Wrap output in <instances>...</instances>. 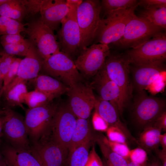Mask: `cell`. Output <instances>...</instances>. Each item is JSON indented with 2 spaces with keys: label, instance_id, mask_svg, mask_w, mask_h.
<instances>
[{
  "label": "cell",
  "instance_id": "cell-54",
  "mask_svg": "<svg viewBox=\"0 0 166 166\" xmlns=\"http://www.w3.org/2000/svg\"><path fill=\"white\" fill-rule=\"evenodd\" d=\"M103 166H109L105 160H104L103 161Z\"/></svg>",
  "mask_w": 166,
  "mask_h": 166
},
{
  "label": "cell",
  "instance_id": "cell-6",
  "mask_svg": "<svg viewBox=\"0 0 166 166\" xmlns=\"http://www.w3.org/2000/svg\"><path fill=\"white\" fill-rule=\"evenodd\" d=\"M134 13L127 23L123 36L115 45L123 48H137L163 29Z\"/></svg>",
  "mask_w": 166,
  "mask_h": 166
},
{
  "label": "cell",
  "instance_id": "cell-46",
  "mask_svg": "<svg viewBox=\"0 0 166 166\" xmlns=\"http://www.w3.org/2000/svg\"><path fill=\"white\" fill-rule=\"evenodd\" d=\"M160 144L162 147V149L166 150V133L160 134L159 137Z\"/></svg>",
  "mask_w": 166,
  "mask_h": 166
},
{
  "label": "cell",
  "instance_id": "cell-53",
  "mask_svg": "<svg viewBox=\"0 0 166 166\" xmlns=\"http://www.w3.org/2000/svg\"><path fill=\"white\" fill-rule=\"evenodd\" d=\"M9 0H0V6L7 2Z\"/></svg>",
  "mask_w": 166,
  "mask_h": 166
},
{
  "label": "cell",
  "instance_id": "cell-18",
  "mask_svg": "<svg viewBox=\"0 0 166 166\" xmlns=\"http://www.w3.org/2000/svg\"><path fill=\"white\" fill-rule=\"evenodd\" d=\"M95 75L93 85H91L96 89L100 97L109 102L120 115L121 92L119 87L109 77L104 65Z\"/></svg>",
  "mask_w": 166,
  "mask_h": 166
},
{
  "label": "cell",
  "instance_id": "cell-1",
  "mask_svg": "<svg viewBox=\"0 0 166 166\" xmlns=\"http://www.w3.org/2000/svg\"><path fill=\"white\" fill-rule=\"evenodd\" d=\"M29 152L41 166H64L68 151L55 139L51 128L36 142L31 144Z\"/></svg>",
  "mask_w": 166,
  "mask_h": 166
},
{
  "label": "cell",
  "instance_id": "cell-16",
  "mask_svg": "<svg viewBox=\"0 0 166 166\" xmlns=\"http://www.w3.org/2000/svg\"><path fill=\"white\" fill-rule=\"evenodd\" d=\"M25 57L22 59L17 76L5 89L3 93L22 82L34 79L41 71L44 59L32 43Z\"/></svg>",
  "mask_w": 166,
  "mask_h": 166
},
{
  "label": "cell",
  "instance_id": "cell-19",
  "mask_svg": "<svg viewBox=\"0 0 166 166\" xmlns=\"http://www.w3.org/2000/svg\"><path fill=\"white\" fill-rule=\"evenodd\" d=\"M94 108L95 110L108 124L109 126L119 128L124 132L128 139L136 142V139L132 135L127 126L121 121L117 111L109 102L103 100L100 97H96Z\"/></svg>",
  "mask_w": 166,
  "mask_h": 166
},
{
  "label": "cell",
  "instance_id": "cell-20",
  "mask_svg": "<svg viewBox=\"0 0 166 166\" xmlns=\"http://www.w3.org/2000/svg\"><path fill=\"white\" fill-rule=\"evenodd\" d=\"M166 71L163 63L144 64L135 67L133 71L134 84L138 91L145 89L158 75Z\"/></svg>",
  "mask_w": 166,
  "mask_h": 166
},
{
  "label": "cell",
  "instance_id": "cell-30",
  "mask_svg": "<svg viewBox=\"0 0 166 166\" xmlns=\"http://www.w3.org/2000/svg\"><path fill=\"white\" fill-rule=\"evenodd\" d=\"M27 23L21 22L4 16H0V36L19 34L24 32Z\"/></svg>",
  "mask_w": 166,
  "mask_h": 166
},
{
  "label": "cell",
  "instance_id": "cell-9",
  "mask_svg": "<svg viewBox=\"0 0 166 166\" xmlns=\"http://www.w3.org/2000/svg\"><path fill=\"white\" fill-rule=\"evenodd\" d=\"M58 105L51 101L26 110L24 121L31 144L38 141L50 128Z\"/></svg>",
  "mask_w": 166,
  "mask_h": 166
},
{
  "label": "cell",
  "instance_id": "cell-55",
  "mask_svg": "<svg viewBox=\"0 0 166 166\" xmlns=\"http://www.w3.org/2000/svg\"><path fill=\"white\" fill-rule=\"evenodd\" d=\"M1 140H0V149H1ZM0 159H1V158H0Z\"/></svg>",
  "mask_w": 166,
  "mask_h": 166
},
{
  "label": "cell",
  "instance_id": "cell-31",
  "mask_svg": "<svg viewBox=\"0 0 166 166\" xmlns=\"http://www.w3.org/2000/svg\"><path fill=\"white\" fill-rule=\"evenodd\" d=\"M101 3L104 16L114 11L138 6V1L136 0H102Z\"/></svg>",
  "mask_w": 166,
  "mask_h": 166
},
{
  "label": "cell",
  "instance_id": "cell-49",
  "mask_svg": "<svg viewBox=\"0 0 166 166\" xmlns=\"http://www.w3.org/2000/svg\"><path fill=\"white\" fill-rule=\"evenodd\" d=\"M3 85V81L1 77V73L0 72V109L1 106V97L2 95V90Z\"/></svg>",
  "mask_w": 166,
  "mask_h": 166
},
{
  "label": "cell",
  "instance_id": "cell-2",
  "mask_svg": "<svg viewBox=\"0 0 166 166\" xmlns=\"http://www.w3.org/2000/svg\"><path fill=\"white\" fill-rule=\"evenodd\" d=\"M137 6L113 11L101 19L94 41L109 45L119 40Z\"/></svg>",
  "mask_w": 166,
  "mask_h": 166
},
{
  "label": "cell",
  "instance_id": "cell-10",
  "mask_svg": "<svg viewBox=\"0 0 166 166\" xmlns=\"http://www.w3.org/2000/svg\"><path fill=\"white\" fill-rule=\"evenodd\" d=\"M165 102L159 98L148 96L144 90L139 91L132 109L135 123L143 129L153 123L165 111Z\"/></svg>",
  "mask_w": 166,
  "mask_h": 166
},
{
  "label": "cell",
  "instance_id": "cell-24",
  "mask_svg": "<svg viewBox=\"0 0 166 166\" xmlns=\"http://www.w3.org/2000/svg\"><path fill=\"white\" fill-rule=\"evenodd\" d=\"M143 130L136 140V143L147 152L155 151L158 149L160 144L159 137L162 129L152 123Z\"/></svg>",
  "mask_w": 166,
  "mask_h": 166
},
{
  "label": "cell",
  "instance_id": "cell-12",
  "mask_svg": "<svg viewBox=\"0 0 166 166\" xmlns=\"http://www.w3.org/2000/svg\"><path fill=\"white\" fill-rule=\"evenodd\" d=\"M6 120L3 136L8 144L20 150L29 151L31 143L24 121V118L11 108L5 107Z\"/></svg>",
  "mask_w": 166,
  "mask_h": 166
},
{
  "label": "cell",
  "instance_id": "cell-22",
  "mask_svg": "<svg viewBox=\"0 0 166 166\" xmlns=\"http://www.w3.org/2000/svg\"><path fill=\"white\" fill-rule=\"evenodd\" d=\"M34 79L35 90L46 94L53 100L66 92L68 88L59 80L45 74L38 75Z\"/></svg>",
  "mask_w": 166,
  "mask_h": 166
},
{
  "label": "cell",
  "instance_id": "cell-28",
  "mask_svg": "<svg viewBox=\"0 0 166 166\" xmlns=\"http://www.w3.org/2000/svg\"><path fill=\"white\" fill-rule=\"evenodd\" d=\"M95 142L94 138L86 141L68 153V166H85L88 159L89 149Z\"/></svg>",
  "mask_w": 166,
  "mask_h": 166
},
{
  "label": "cell",
  "instance_id": "cell-36",
  "mask_svg": "<svg viewBox=\"0 0 166 166\" xmlns=\"http://www.w3.org/2000/svg\"><path fill=\"white\" fill-rule=\"evenodd\" d=\"M21 60L22 59L20 58H16L11 65L8 72L5 76L3 80L2 94L6 88L17 76Z\"/></svg>",
  "mask_w": 166,
  "mask_h": 166
},
{
  "label": "cell",
  "instance_id": "cell-15",
  "mask_svg": "<svg viewBox=\"0 0 166 166\" xmlns=\"http://www.w3.org/2000/svg\"><path fill=\"white\" fill-rule=\"evenodd\" d=\"M77 118L69 105L62 104L58 105L53 119L52 133L57 140L68 151Z\"/></svg>",
  "mask_w": 166,
  "mask_h": 166
},
{
  "label": "cell",
  "instance_id": "cell-4",
  "mask_svg": "<svg viewBox=\"0 0 166 166\" xmlns=\"http://www.w3.org/2000/svg\"><path fill=\"white\" fill-rule=\"evenodd\" d=\"M24 32L44 60L60 51L59 44L53 31L46 25L41 17H32L27 23Z\"/></svg>",
  "mask_w": 166,
  "mask_h": 166
},
{
  "label": "cell",
  "instance_id": "cell-45",
  "mask_svg": "<svg viewBox=\"0 0 166 166\" xmlns=\"http://www.w3.org/2000/svg\"><path fill=\"white\" fill-rule=\"evenodd\" d=\"M155 151L161 162L162 166H166V150L158 148Z\"/></svg>",
  "mask_w": 166,
  "mask_h": 166
},
{
  "label": "cell",
  "instance_id": "cell-11",
  "mask_svg": "<svg viewBox=\"0 0 166 166\" xmlns=\"http://www.w3.org/2000/svg\"><path fill=\"white\" fill-rule=\"evenodd\" d=\"M67 4L69 11L61 23V26L58 35L61 51L72 57L80 50L81 35L77 19V10L79 6Z\"/></svg>",
  "mask_w": 166,
  "mask_h": 166
},
{
  "label": "cell",
  "instance_id": "cell-5",
  "mask_svg": "<svg viewBox=\"0 0 166 166\" xmlns=\"http://www.w3.org/2000/svg\"><path fill=\"white\" fill-rule=\"evenodd\" d=\"M130 63L126 55H110L106 58L104 67L110 78L119 87L121 92L120 115L132 93V86L129 78Z\"/></svg>",
  "mask_w": 166,
  "mask_h": 166
},
{
  "label": "cell",
  "instance_id": "cell-48",
  "mask_svg": "<svg viewBox=\"0 0 166 166\" xmlns=\"http://www.w3.org/2000/svg\"><path fill=\"white\" fill-rule=\"evenodd\" d=\"M147 166H162V165L158 158H154L151 161L148 163Z\"/></svg>",
  "mask_w": 166,
  "mask_h": 166
},
{
  "label": "cell",
  "instance_id": "cell-8",
  "mask_svg": "<svg viewBox=\"0 0 166 166\" xmlns=\"http://www.w3.org/2000/svg\"><path fill=\"white\" fill-rule=\"evenodd\" d=\"M135 66L161 63L166 58V34L162 32L144 43L128 51L126 55Z\"/></svg>",
  "mask_w": 166,
  "mask_h": 166
},
{
  "label": "cell",
  "instance_id": "cell-41",
  "mask_svg": "<svg viewBox=\"0 0 166 166\" xmlns=\"http://www.w3.org/2000/svg\"><path fill=\"white\" fill-rule=\"evenodd\" d=\"M92 121L93 127L96 130L105 132L109 127L108 124L96 110L93 116Z\"/></svg>",
  "mask_w": 166,
  "mask_h": 166
},
{
  "label": "cell",
  "instance_id": "cell-43",
  "mask_svg": "<svg viewBox=\"0 0 166 166\" xmlns=\"http://www.w3.org/2000/svg\"><path fill=\"white\" fill-rule=\"evenodd\" d=\"M138 6L144 9L148 7L166 5V0H141L138 2Z\"/></svg>",
  "mask_w": 166,
  "mask_h": 166
},
{
  "label": "cell",
  "instance_id": "cell-14",
  "mask_svg": "<svg viewBox=\"0 0 166 166\" xmlns=\"http://www.w3.org/2000/svg\"><path fill=\"white\" fill-rule=\"evenodd\" d=\"M110 54L108 45L94 43L82 49L74 61L78 70L86 76H92L101 69Z\"/></svg>",
  "mask_w": 166,
  "mask_h": 166
},
{
  "label": "cell",
  "instance_id": "cell-40",
  "mask_svg": "<svg viewBox=\"0 0 166 166\" xmlns=\"http://www.w3.org/2000/svg\"><path fill=\"white\" fill-rule=\"evenodd\" d=\"M19 34H10L3 35L0 37V42L11 44H19L24 43L28 41Z\"/></svg>",
  "mask_w": 166,
  "mask_h": 166
},
{
  "label": "cell",
  "instance_id": "cell-7",
  "mask_svg": "<svg viewBox=\"0 0 166 166\" xmlns=\"http://www.w3.org/2000/svg\"><path fill=\"white\" fill-rule=\"evenodd\" d=\"M41 71L60 80L68 87L81 82L82 79L72 57L61 51L44 60Z\"/></svg>",
  "mask_w": 166,
  "mask_h": 166
},
{
  "label": "cell",
  "instance_id": "cell-34",
  "mask_svg": "<svg viewBox=\"0 0 166 166\" xmlns=\"http://www.w3.org/2000/svg\"><path fill=\"white\" fill-rule=\"evenodd\" d=\"M166 85V71L157 75L145 89L152 94H156L164 90Z\"/></svg>",
  "mask_w": 166,
  "mask_h": 166
},
{
  "label": "cell",
  "instance_id": "cell-29",
  "mask_svg": "<svg viewBox=\"0 0 166 166\" xmlns=\"http://www.w3.org/2000/svg\"><path fill=\"white\" fill-rule=\"evenodd\" d=\"M139 17L163 29L166 28V5L144 9Z\"/></svg>",
  "mask_w": 166,
  "mask_h": 166
},
{
  "label": "cell",
  "instance_id": "cell-27",
  "mask_svg": "<svg viewBox=\"0 0 166 166\" xmlns=\"http://www.w3.org/2000/svg\"><path fill=\"white\" fill-rule=\"evenodd\" d=\"M27 92L25 82H23L3 93L2 95L4 96L5 107L12 109L19 106L24 109L22 104L24 103L25 96Z\"/></svg>",
  "mask_w": 166,
  "mask_h": 166
},
{
  "label": "cell",
  "instance_id": "cell-17",
  "mask_svg": "<svg viewBox=\"0 0 166 166\" xmlns=\"http://www.w3.org/2000/svg\"><path fill=\"white\" fill-rule=\"evenodd\" d=\"M69 10L66 0H40L39 12L44 23L56 30Z\"/></svg>",
  "mask_w": 166,
  "mask_h": 166
},
{
  "label": "cell",
  "instance_id": "cell-35",
  "mask_svg": "<svg viewBox=\"0 0 166 166\" xmlns=\"http://www.w3.org/2000/svg\"><path fill=\"white\" fill-rule=\"evenodd\" d=\"M106 132L107 138L109 140L127 145L128 139L124 132L119 128L110 126Z\"/></svg>",
  "mask_w": 166,
  "mask_h": 166
},
{
  "label": "cell",
  "instance_id": "cell-3",
  "mask_svg": "<svg viewBox=\"0 0 166 166\" xmlns=\"http://www.w3.org/2000/svg\"><path fill=\"white\" fill-rule=\"evenodd\" d=\"M101 2L97 0H83L77 10V19L81 41L80 51L88 47L94 40L101 19Z\"/></svg>",
  "mask_w": 166,
  "mask_h": 166
},
{
  "label": "cell",
  "instance_id": "cell-32",
  "mask_svg": "<svg viewBox=\"0 0 166 166\" xmlns=\"http://www.w3.org/2000/svg\"><path fill=\"white\" fill-rule=\"evenodd\" d=\"M53 100L46 94L35 90L26 94L24 103L28 106V108H32L45 105Z\"/></svg>",
  "mask_w": 166,
  "mask_h": 166
},
{
  "label": "cell",
  "instance_id": "cell-44",
  "mask_svg": "<svg viewBox=\"0 0 166 166\" xmlns=\"http://www.w3.org/2000/svg\"><path fill=\"white\" fill-rule=\"evenodd\" d=\"M156 126L161 128L164 131H166V112L164 111L153 123Z\"/></svg>",
  "mask_w": 166,
  "mask_h": 166
},
{
  "label": "cell",
  "instance_id": "cell-39",
  "mask_svg": "<svg viewBox=\"0 0 166 166\" xmlns=\"http://www.w3.org/2000/svg\"><path fill=\"white\" fill-rule=\"evenodd\" d=\"M106 141L110 148L114 152L125 159L129 158L130 150L128 145L112 141L107 138Z\"/></svg>",
  "mask_w": 166,
  "mask_h": 166
},
{
  "label": "cell",
  "instance_id": "cell-47",
  "mask_svg": "<svg viewBox=\"0 0 166 166\" xmlns=\"http://www.w3.org/2000/svg\"><path fill=\"white\" fill-rule=\"evenodd\" d=\"M6 120L5 115L0 117V140L3 136V128Z\"/></svg>",
  "mask_w": 166,
  "mask_h": 166
},
{
  "label": "cell",
  "instance_id": "cell-38",
  "mask_svg": "<svg viewBox=\"0 0 166 166\" xmlns=\"http://www.w3.org/2000/svg\"><path fill=\"white\" fill-rule=\"evenodd\" d=\"M0 72L2 80L8 72L11 65L16 58L9 55L4 51L0 52Z\"/></svg>",
  "mask_w": 166,
  "mask_h": 166
},
{
  "label": "cell",
  "instance_id": "cell-33",
  "mask_svg": "<svg viewBox=\"0 0 166 166\" xmlns=\"http://www.w3.org/2000/svg\"><path fill=\"white\" fill-rule=\"evenodd\" d=\"M4 51L7 54L14 56L18 55L26 56L30 46L27 43L19 44H11L1 42Z\"/></svg>",
  "mask_w": 166,
  "mask_h": 166
},
{
  "label": "cell",
  "instance_id": "cell-13",
  "mask_svg": "<svg viewBox=\"0 0 166 166\" xmlns=\"http://www.w3.org/2000/svg\"><path fill=\"white\" fill-rule=\"evenodd\" d=\"M69 105L77 118L87 119L94 108L96 97L92 86L81 82L68 87Z\"/></svg>",
  "mask_w": 166,
  "mask_h": 166
},
{
  "label": "cell",
  "instance_id": "cell-52",
  "mask_svg": "<svg viewBox=\"0 0 166 166\" xmlns=\"http://www.w3.org/2000/svg\"><path fill=\"white\" fill-rule=\"evenodd\" d=\"M0 166H7L5 161L2 157L0 160Z\"/></svg>",
  "mask_w": 166,
  "mask_h": 166
},
{
  "label": "cell",
  "instance_id": "cell-21",
  "mask_svg": "<svg viewBox=\"0 0 166 166\" xmlns=\"http://www.w3.org/2000/svg\"><path fill=\"white\" fill-rule=\"evenodd\" d=\"M1 151L7 166H41L29 151L16 148L7 143L2 145Z\"/></svg>",
  "mask_w": 166,
  "mask_h": 166
},
{
  "label": "cell",
  "instance_id": "cell-26",
  "mask_svg": "<svg viewBox=\"0 0 166 166\" xmlns=\"http://www.w3.org/2000/svg\"><path fill=\"white\" fill-rule=\"evenodd\" d=\"M27 14V10L23 0H9L0 6V16L6 17L21 22Z\"/></svg>",
  "mask_w": 166,
  "mask_h": 166
},
{
  "label": "cell",
  "instance_id": "cell-42",
  "mask_svg": "<svg viewBox=\"0 0 166 166\" xmlns=\"http://www.w3.org/2000/svg\"><path fill=\"white\" fill-rule=\"evenodd\" d=\"M85 166H103V161L96 152L93 145L89 152L88 160Z\"/></svg>",
  "mask_w": 166,
  "mask_h": 166
},
{
  "label": "cell",
  "instance_id": "cell-51",
  "mask_svg": "<svg viewBox=\"0 0 166 166\" xmlns=\"http://www.w3.org/2000/svg\"><path fill=\"white\" fill-rule=\"evenodd\" d=\"M127 159L128 163V166H147V165H142L136 163L131 161L129 158Z\"/></svg>",
  "mask_w": 166,
  "mask_h": 166
},
{
  "label": "cell",
  "instance_id": "cell-50",
  "mask_svg": "<svg viewBox=\"0 0 166 166\" xmlns=\"http://www.w3.org/2000/svg\"><path fill=\"white\" fill-rule=\"evenodd\" d=\"M82 0H66L67 3L72 4L79 6L82 3Z\"/></svg>",
  "mask_w": 166,
  "mask_h": 166
},
{
  "label": "cell",
  "instance_id": "cell-25",
  "mask_svg": "<svg viewBox=\"0 0 166 166\" xmlns=\"http://www.w3.org/2000/svg\"><path fill=\"white\" fill-rule=\"evenodd\" d=\"M106 139L107 137L102 134H95V142L99 146L108 166H128L127 159L114 152L108 144Z\"/></svg>",
  "mask_w": 166,
  "mask_h": 166
},
{
  "label": "cell",
  "instance_id": "cell-37",
  "mask_svg": "<svg viewBox=\"0 0 166 166\" xmlns=\"http://www.w3.org/2000/svg\"><path fill=\"white\" fill-rule=\"evenodd\" d=\"M129 158L131 161L142 165H147L148 157L147 152L141 148L130 150Z\"/></svg>",
  "mask_w": 166,
  "mask_h": 166
},
{
  "label": "cell",
  "instance_id": "cell-23",
  "mask_svg": "<svg viewBox=\"0 0 166 166\" xmlns=\"http://www.w3.org/2000/svg\"><path fill=\"white\" fill-rule=\"evenodd\" d=\"M95 134L92 132L88 119L77 118L68 149V153L87 140L94 138Z\"/></svg>",
  "mask_w": 166,
  "mask_h": 166
}]
</instances>
